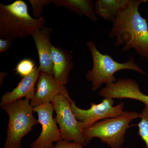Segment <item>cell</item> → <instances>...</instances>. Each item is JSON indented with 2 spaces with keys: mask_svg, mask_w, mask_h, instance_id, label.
Wrapping results in <instances>:
<instances>
[{
  "mask_svg": "<svg viewBox=\"0 0 148 148\" xmlns=\"http://www.w3.org/2000/svg\"><path fill=\"white\" fill-rule=\"evenodd\" d=\"M99 94L104 98L134 99L148 107V95L141 91L138 83L134 79H117L115 82L106 85L100 90Z\"/></svg>",
  "mask_w": 148,
  "mask_h": 148,
  "instance_id": "cell-10",
  "label": "cell"
},
{
  "mask_svg": "<svg viewBox=\"0 0 148 148\" xmlns=\"http://www.w3.org/2000/svg\"><path fill=\"white\" fill-rule=\"evenodd\" d=\"M140 117V114L137 112L125 111L119 116L98 122L84 130L86 144L92 138H97L110 148H121L124 143L125 135L130 123Z\"/></svg>",
  "mask_w": 148,
  "mask_h": 148,
  "instance_id": "cell-5",
  "label": "cell"
},
{
  "mask_svg": "<svg viewBox=\"0 0 148 148\" xmlns=\"http://www.w3.org/2000/svg\"><path fill=\"white\" fill-rule=\"evenodd\" d=\"M57 7H64L72 12L84 16L93 21H98V16L94 8V4L90 0H53Z\"/></svg>",
  "mask_w": 148,
  "mask_h": 148,
  "instance_id": "cell-14",
  "label": "cell"
},
{
  "mask_svg": "<svg viewBox=\"0 0 148 148\" xmlns=\"http://www.w3.org/2000/svg\"><path fill=\"white\" fill-rule=\"evenodd\" d=\"M28 98L21 99L1 106L8 114L7 137L4 148H21V140L31 132L38 120L33 115L34 108Z\"/></svg>",
  "mask_w": 148,
  "mask_h": 148,
  "instance_id": "cell-4",
  "label": "cell"
},
{
  "mask_svg": "<svg viewBox=\"0 0 148 148\" xmlns=\"http://www.w3.org/2000/svg\"><path fill=\"white\" fill-rule=\"evenodd\" d=\"M45 18L31 16L26 3L22 0L12 3H0V38L13 41L32 36L35 31L45 27Z\"/></svg>",
  "mask_w": 148,
  "mask_h": 148,
  "instance_id": "cell-2",
  "label": "cell"
},
{
  "mask_svg": "<svg viewBox=\"0 0 148 148\" xmlns=\"http://www.w3.org/2000/svg\"><path fill=\"white\" fill-rule=\"evenodd\" d=\"M71 101L62 94H58L51 103L56 112L55 119L59 125L62 140L86 145L84 135V127L76 118L71 109Z\"/></svg>",
  "mask_w": 148,
  "mask_h": 148,
  "instance_id": "cell-6",
  "label": "cell"
},
{
  "mask_svg": "<svg viewBox=\"0 0 148 148\" xmlns=\"http://www.w3.org/2000/svg\"><path fill=\"white\" fill-rule=\"evenodd\" d=\"M56 145L50 148H83L84 146L75 142H70L63 140L56 142Z\"/></svg>",
  "mask_w": 148,
  "mask_h": 148,
  "instance_id": "cell-19",
  "label": "cell"
},
{
  "mask_svg": "<svg viewBox=\"0 0 148 148\" xmlns=\"http://www.w3.org/2000/svg\"><path fill=\"white\" fill-rule=\"evenodd\" d=\"M51 59L53 64V77L57 81L66 85L74 66L72 56L69 51L52 46Z\"/></svg>",
  "mask_w": 148,
  "mask_h": 148,
  "instance_id": "cell-13",
  "label": "cell"
},
{
  "mask_svg": "<svg viewBox=\"0 0 148 148\" xmlns=\"http://www.w3.org/2000/svg\"><path fill=\"white\" fill-rule=\"evenodd\" d=\"M86 45L91 53L93 65L92 69L87 72L86 79L92 83L93 91L99 89L104 84L108 85L115 82L117 80L114 74L121 70H131L146 75L145 71L135 63L133 56H130L128 60L125 63H119L111 56L101 53L93 41L88 42Z\"/></svg>",
  "mask_w": 148,
  "mask_h": 148,
  "instance_id": "cell-3",
  "label": "cell"
},
{
  "mask_svg": "<svg viewBox=\"0 0 148 148\" xmlns=\"http://www.w3.org/2000/svg\"><path fill=\"white\" fill-rule=\"evenodd\" d=\"M141 121L138 124V135L148 148V107L145 106L140 114Z\"/></svg>",
  "mask_w": 148,
  "mask_h": 148,
  "instance_id": "cell-17",
  "label": "cell"
},
{
  "mask_svg": "<svg viewBox=\"0 0 148 148\" xmlns=\"http://www.w3.org/2000/svg\"><path fill=\"white\" fill-rule=\"evenodd\" d=\"M33 9V14L35 18H38L42 16L43 11V7L53 3V0H29Z\"/></svg>",
  "mask_w": 148,
  "mask_h": 148,
  "instance_id": "cell-18",
  "label": "cell"
},
{
  "mask_svg": "<svg viewBox=\"0 0 148 148\" xmlns=\"http://www.w3.org/2000/svg\"><path fill=\"white\" fill-rule=\"evenodd\" d=\"M71 103L73 113L77 120L82 123L84 130L100 121L119 116L125 112L123 102L114 106V102L112 98H104L99 104L90 103V108L88 110L80 108L75 101H72Z\"/></svg>",
  "mask_w": 148,
  "mask_h": 148,
  "instance_id": "cell-7",
  "label": "cell"
},
{
  "mask_svg": "<svg viewBox=\"0 0 148 148\" xmlns=\"http://www.w3.org/2000/svg\"><path fill=\"white\" fill-rule=\"evenodd\" d=\"M34 61L30 58H24L17 64L14 71L16 74L23 78L32 74L36 69Z\"/></svg>",
  "mask_w": 148,
  "mask_h": 148,
  "instance_id": "cell-16",
  "label": "cell"
},
{
  "mask_svg": "<svg viewBox=\"0 0 148 148\" xmlns=\"http://www.w3.org/2000/svg\"><path fill=\"white\" fill-rule=\"evenodd\" d=\"M128 2L129 0H97L94 8L98 16L113 23L119 11Z\"/></svg>",
  "mask_w": 148,
  "mask_h": 148,
  "instance_id": "cell-15",
  "label": "cell"
},
{
  "mask_svg": "<svg viewBox=\"0 0 148 148\" xmlns=\"http://www.w3.org/2000/svg\"><path fill=\"white\" fill-rule=\"evenodd\" d=\"M12 41L8 39L0 38V53L5 52L12 45Z\"/></svg>",
  "mask_w": 148,
  "mask_h": 148,
  "instance_id": "cell-20",
  "label": "cell"
},
{
  "mask_svg": "<svg viewBox=\"0 0 148 148\" xmlns=\"http://www.w3.org/2000/svg\"><path fill=\"white\" fill-rule=\"evenodd\" d=\"M37 83L34 96L30 101L33 108L51 103L56 96L59 94L64 95L71 102L73 101L65 85L57 81L49 74L41 72Z\"/></svg>",
  "mask_w": 148,
  "mask_h": 148,
  "instance_id": "cell-9",
  "label": "cell"
},
{
  "mask_svg": "<svg viewBox=\"0 0 148 148\" xmlns=\"http://www.w3.org/2000/svg\"><path fill=\"white\" fill-rule=\"evenodd\" d=\"M41 73L39 67H37L32 74L22 78L16 88L10 92L5 93L2 96L1 106L21 100L23 98H28L32 101L34 96L36 90L35 86Z\"/></svg>",
  "mask_w": 148,
  "mask_h": 148,
  "instance_id": "cell-12",
  "label": "cell"
},
{
  "mask_svg": "<svg viewBox=\"0 0 148 148\" xmlns=\"http://www.w3.org/2000/svg\"><path fill=\"white\" fill-rule=\"evenodd\" d=\"M52 29L44 27L36 30L32 36L34 41L39 58V67L41 71L53 76V64L51 57L52 45L50 41Z\"/></svg>",
  "mask_w": 148,
  "mask_h": 148,
  "instance_id": "cell-11",
  "label": "cell"
},
{
  "mask_svg": "<svg viewBox=\"0 0 148 148\" xmlns=\"http://www.w3.org/2000/svg\"><path fill=\"white\" fill-rule=\"evenodd\" d=\"M147 1L129 0L127 4L119 11L112 23L110 37L115 39V45L124 44L123 52L133 49L148 61L147 20L139 11L140 4Z\"/></svg>",
  "mask_w": 148,
  "mask_h": 148,
  "instance_id": "cell-1",
  "label": "cell"
},
{
  "mask_svg": "<svg viewBox=\"0 0 148 148\" xmlns=\"http://www.w3.org/2000/svg\"><path fill=\"white\" fill-rule=\"evenodd\" d=\"M54 111L51 103H47L34 108V112L38 114L39 123L42 125L40 136L32 143L31 148H50L53 143L62 140L60 130L53 118Z\"/></svg>",
  "mask_w": 148,
  "mask_h": 148,
  "instance_id": "cell-8",
  "label": "cell"
}]
</instances>
